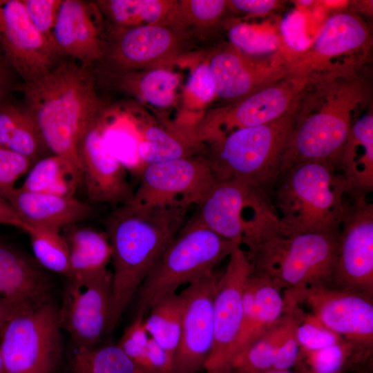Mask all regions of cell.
<instances>
[{
  "label": "cell",
  "mask_w": 373,
  "mask_h": 373,
  "mask_svg": "<svg viewBox=\"0 0 373 373\" xmlns=\"http://www.w3.org/2000/svg\"><path fill=\"white\" fill-rule=\"evenodd\" d=\"M357 68L309 75L294 111L293 130L280 174L305 162L337 168L356 111L367 102L370 86Z\"/></svg>",
  "instance_id": "cell-1"
},
{
  "label": "cell",
  "mask_w": 373,
  "mask_h": 373,
  "mask_svg": "<svg viewBox=\"0 0 373 373\" xmlns=\"http://www.w3.org/2000/svg\"><path fill=\"white\" fill-rule=\"evenodd\" d=\"M189 207H149L130 202L115 207L105 222L113 264L108 330L113 332L137 289L186 221Z\"/></svg>",
  "instance_id": "cell-2"
},
{
  "label": "cell",
  "mask_w": 373,
  "mask_h": 373,
  "mask_svg": "<svg viewBox=\"0 0 373 373\" xmlns=\"http://www.w3.org/2000/svg\"><path fill=\"white\" fill-rule=\"evenodd\" d=\"M22 91L26 107L48 151L64 157L82 173L77 152L79 137L104 110L90 69L63 61L37 79L24 82Z\"/></svg>",
  "instance_id": "cell-3"
},
{
  "label": "cell",
  "mask_w": 373,
  "mask_h": 373,
  "mask_svg": "<svg viewBox=\"0 0 373 373\" xmlns=\"http://www.w3.org/2000/svg\"><path fill=\"white\" fill-rule=\"evenodd\" d=\"M338 236L297 232L277 218L240 245L253 272L270 280L289 304L308 288L332 285Z\"/></svg>",
  "instance_id": "cell-4"
},
{
  "label": "cell",
  "mask_w": 373,
  "mask_h": 373,
  "mask_svg": "<svg viewBox=\"0 0 373 373\" xmlns=\"http://www.w3.org/2000/svg\"><path fill=\"white\" fill-rule=\"evenodd\" d=\"M271 191L276 215L289 229L339 235L349 195L335 166L320 162L296 165L278 176Z\"/></svg>",
  "instance_id": "cell-5"
},
{
  "label": "cell",
  "mask_w": 373,
  "mask_h": 373,
  "mask_svg": "<svg viewBox=\"0 0 373 373\" xmlns=\"http://www.w3.org/2000/svg\"><path fill=\"white\" fill-rule=\"evenodd\" d=\"M238 240L225 239L192 216L160 256L133 300V318H144L160 299L212 271Z\"/></svg>",
  "instance_id": "cell-6"
},
{
  "label": "cell",
  "mask_w": 373,
  "mask_h": 373,
  "mask_svg": "<svg viewBox=\"0 0 373 373\" xmlns=\"http://www.w3.org/2000/svg\"><path fill=\"white\" fill-rule=\"evenodd\" d=\"M294 111L267 124L235 130L209 143L204 155L216 180H242L269 193L280 174Z\"/></svg>",
  "instance_id": "cell-7"
},
{
  "label": "cell",
  "mask_w": 373,
  "mask_h": 373,
  "mask_svg": "<svg viewBox=\"0 0 373 373\" xmlns=\"http://www.w3.org/2000/svg\"><path fill=\"white\" fill-rule=\"evenodd\" d=\"M59 307L50 300L18 312L0 331L8 373H55L64 358Z\"/></svg>",
  "instance_id": "cell-8"
},
{
  "label": "cell",
  "mask_w": 373,
  "mask_h": 373,
  "mask_svg": "<svg viewBox=\"0 0 373 373\" xmlns=\"http://www.w3.org/2000/svg\"><path fill=\"white\" fill-rule=\"evenodd\" d=\"M193 215L202 225L231 241H241L278 218L265 190L242 180L216 181Z\"/></svg>",
  "instance_id": "cell-9"
},
{
  "label": "cell",
  "mask_w": 373,
  "mask_h": 373,
  "mask_svg": "<svg viewBox=\"0 0 373 373\" xmlns=\"http://www.w3.org/2000/svg\"><path fill=\"white\" fill-rule=\"evenodd\" d=\"M308 78L290 70L240 102L207 111L196 119L194 130L203 143H211L235 130L274 121L295 110Z\"/></svg>",
  "instance_id": "cell-10"
},
{
  "label": "cell",
  "mask_w": 373,
  "mask_h": 373,
  "mask_svg": "<svg viewBox=\"0 0 373 373\" xmlns=\"http://www.w3.org/2000/svg\"><path fill=\"white\" fill-rule=\"evenodd\" d=\"M130 202L156 207L198 205L216 182L204 154L145 165Z\"/></svg>",
  "instance_id": "cell-11"
},
{
  "label": "cell",
  "mask_w": 373,
  "mask_h": 373,
  "mask_svg": "<svg viewBox=\"0 0 373 373\" xmlns=\"http://www.w3.org/2000/svg\"><path fill=\"white\" fill-rule=\"evenodd\" d=\"M66 279L58 308L61 329L70 335L73 347L103 343L108 337L111 316L112 272Z\"/></svg>",
  "instance_id": "cell-12"
},
{
  "label": "cell",
  "mask_w": 373,
  "mask_h": 373,
  "mask_svg": "<svg viewBox=\"0 0 373 373\" xmlns=\"http://www.w3.org/2000/svg\"><path fill=\"white\" fill-rule=\"evenodd\" d=\"M332 286L373 298V204L367 197L349 195Z\"/></svg>",
  "instance_id": "cell-13"
},
{
  "label": "cell",
  "mask_w": 373,
  "mask_h": 373,
  "mask_svg": "<svg viewBox=\"0 0 373 373\" xmlns=\"http://www.w3.org/2000/svg\"><path fill=\"white\" fill-rule=\"evenodd\" d=\"M252 267L240 243L233 247L216 285L213 305V342L204 370L227 373L243 315V296Z\"/></svg>",
  "instance_id": "cell-14"
},
{
  "label": "cell",
  "mask_w": 373,
  "mask_h": 373,
  "mask_svg": "<svg viewBox=\"0 0 373 373\" xmlns=\"http://www.w3.org/2000/svg\"><path fill=\"white\" fill-rule=\"evenodd\" d=\"M370 30L359 16L348 12L333 15L310 46L289 59L290 70L302 75L358 68L370 48Z\"/></svg>",
  "instance_id": "cell-15"
},
{
  "label": "cell",
  "mask_w": 373,
  "mask_h": 373,
  "mask_svg": "<svg viewBox=\"0 0 373 373\" xmlns=\"http://www.w3.org/2000/svg\"><path fill=\"white\" fill-rule=\"evenodd\" d=\"M221 273L210 271L181 292L184 301L181 334L169 373L204 370L213 347V305Z\"/></svg>",
  "instance_id": "cell-16"
},
{
  "label": "cell",
  "mask_w": 373,
  "mask_h": 373,
  "mask_svg": "<svg viewBox=\"0 0 373 373\" xmlns=\"http://www.w3.org/2000/svg\"><path fill=\"white\" fill-rule=\"evenodd\" d=\"M103 110L84 129L77 146L88 198L117 207L128 202L134 191L128 171L107 147L103 137Z\"/></svg>",
  "instance_id": "cell-17"
},
{
  "label": "cell",
  "mask_w": 373,
  "mask_h": 373,
  "mask_svg": "<svg viewBox=\"0 0 373 373\" xmlns=\"http://www.w3.org/2000/svg\"><path fill=\"white\" fill-rule=\"evenodd\" d=\"M216 85V97L235 104L287 75L289 61L282 52L257 57L232 45L214 52L208 61Z\"/></svg>",
  "instance_id": "cell-18"
},
{
  "label": "cell",
  "mask_w": 373,
  "mask_h": 373,
  "mask_svg": "<svg viewBox=\"0 0 373 373\" xmlns=\"http://www.w3.org/2000/svg\"><path fill=\"white\" fill-rule=\"evenodd\" d=\"M302 303L331 331L373 348V298L333 286H318L305 289L291 303Z\"/></svg>",
  "instance_id": "cell-19"
},
{
  "label": "cell",
  "mask_w": 373,
  "mask_h": 373,
  "mask_svg": "<svg viewBox=\"0 0 373 373\" xmlns=\"http://www.w3.org/2000/svg\"><path fill=\"white\" fill-rule=\"evenodd\" d=\"M0 42L24 82L37 79L57 64L59 55L33 25L21 0H0Z\"/></svg>",
  "instance_id": "cell-20"
},
{
  "label": "cell",
  "mask_w": 373,
  "mask_h": 373,
  "mask_svg": "<svg viewBox=\"0 0 373 373\" xmlns=\"http://www.w3.org/2000/svg\"><path fill=\"white\" fill-rule=\"evenodd\" d=\"M180 30L170 23L122 29L104 55L107 54L119 73L164 68L177 56Z\"/></svg>",
  "instance_id": "cell-21"
},
{
  "label": "cell",
  "mask_w": 373,
  "mask_h": 373,
  "mask_svg": "<svg viewBox=\"0 0 373 373\" xmlns=\"http://www.w3.org/2000/svg\"><path fill=\"white\" fill-rule=\"evenodd\" d=\"M91 5L79 0H62L52 37L57 54L70 57L89 68L104 57L105 44Z\"/></svg>",
  "instance_id": "cell-22"
},
{
  "label": "cell",
  "mask_w": 373,
  "mask_h": 373,
  "mask_svg": "<svg viewBox=\"0 0 373 373\" xmlns=\"http://www.w3.org/2000/svg\"><path fill=\"white\" fill-rule=\"evenodd\" d=\"M35 259L0 242V296L27 309L50 300L51 282Z\"/></svg>",
  "instance_id": "cell-23"
},
{
  "label": "cell",
  "mask_w": 373,
  "mask_h": 373,
  "mask_svg": "<svg viewBox=\"0 0 373 373\" xmlns=\"http://www.w3.org/2000/svg\"><path fill=\"white\" fill-rule=\"evenodd\" d=\"M4 198L23 222L59 231L75 225L93 213L91 204L74 195L31 192L15 187Z\"/></svg>",
  "instance_id": "cell-24"
},
{
  "label": "cell",
  "mask_w": 373,
  "mask_h": 373,
  "mask_svg": "<svg viewBox=\"0 0 373 373\" xmlns=\"http://www.w3.org/2000/svg\"><path fill=\"white\" fill-rule=\"evenodd\" d=\"M285 312L282 291L267 278L252 271L245 289L242 321L231 352L230 367L233 359L268 329Z\"/></svg>",
  "instance_id": "cell-25"
},
{
  "label": "cell",
  "mask_w": 373,
  "mask_h": 373,
  "mask_svg": "<svg viewBox=\"0 0 373 373\" xmlns=\"http://www.w3.org/2000/svg\"><path fill=\"white\" fill-rule=\"evenodd\" d=\"M337 169L350 196L367 195L373 191V115L356 119L339 157Z\"/></svg>",
  "instance_id": "cell-26"
},
{
  "label": "cell",
  "mask_w": 373,
  "mask_h": 373,
  "mask_svg": "<svg viewBox=\"0 0 373 373\" xmlns=\"http://www.w3.org/2000/svg\"><path fill=\"white\" fill-rule=\"evenodd\" d=\"M205 149L193 125L180 122L166 126L149 125L144 128L139 155L145 166L204 154Z\"/></svg>",
  "instance_id": "cell-27"
},
{
  "label": "cell",
  "mask_w": 373,
  "mask_h": 373,
  "mask_svg": "<svg viewBox=\"0 0 373 373\" xmlns=\"http://www.w3.org/2000/svg\"><path fill=\"white\" fill-rule=\"evenodd\" d=\"M306 314L300 306L286 309L268 329L233 359L229 371L257 373L274 370L280 347L296 332Z\"/></svg>",
  "instance_id": "cell-28"
},
{
  "label": "cell",
  "mask_w": 373,
  "mask_h": 373,
  "mask_svg": "<svg viewBox=\"0 0 373 373\" xmlns=\"http://www.w3.org/2000/svg\"><path fill=\"white\" fill-rule=\"evenodd\" d=\"M70 276H95L108 269L112 251L105 232L78 226L64 229ZM68 278V277H67Z\"/></svg>",
  "instance_id": "cell-29"
},
{
  "label": "cell",
  "mask_w": 373,
  "mask_h": 373,
  "mask_svg": "<svg viewBox=\"0 0 373 373\" xmlns=\"http://www.w3.org/2000/svg\"><path fill=\"white\" fill-rule=\"evenodd\" d=\"M0 146L28 158L32 163L49 151L34 119L26 107L0 102Z\"/></svg>",
  "instance_id": "cell-30"
},
{
  "label": "cell",
  "mask_w": 373,
  "mask_h": 373,
  "mask_svg": "<svg viewBox=\"0 0 373 373\" xmlns=\"http://www.w3.org/2000/svg\"><path fill=\"white\" fill-rule=\"evenodd\" d=\"M373 348L343 339L316 350L300 348L297 367L300 373H347L367 367L372 362Z\"/></svg>",
  "instance_id": "cell-31"
},
{
  "label": "cell",
  "mask_w": 373,
  "mask_h": 373,
  "mask_svg": "<svg viewBox=\"0 0 373 373\" xmlns=\"http://www.w3.org/2000/svg\"><path fill=\"white\" fill-rule=\"evenodd\" d=\"M82 182L80 171L64 157L52 154L32 165L19 188L31 192L73 195Z\"/></svg>",
  "instance_id": "cell-32"
},
{
  "label": "cell",
  "mask_w": 373,
  "mask_h": 373,
  "mask_svg": "<svg viewBox=\"0 0 373 373\" xmlns=\"http://www.w3.org/2000/svg\"><path fill=\"white\" fill-rule=\"evenodd\" d=\"M98 8L122 29L153 24H171L176 1L164 0H106Z\"/></svg>",
  "instance_id": "cell-33"
},
{
  "label": "cell",
  "mask_w": 373,
  "mask_h": 373,
  "mask_svg": "<svg viewBox=\"0 0 373 373\" xmlns=\"http://www.w3.org/2000/svg\"><path fill=\"white\" fill-rule=\"evenodd\" d=\"M61 373H139L117 343L73 347L57 370Z\"/></svg>",
  "instance_id": "cell-34"
},
{
  "label": "cell",
  "mask_w": 373,
  "mask_h": 373,
  "mask_svg": "<svg viewBox=\"0 0 373 373\" xmlns=\"http://www.w3.org/2000/svg\"><path fill=\"white\" fill-rule=\"evenodd\" d=\"M184 304L181 293L166 295L151 307L143 321L149 336L165 350L172 362L180 342Z\"/></svg>",
  "instance_id": "cell-35"
},
{
  "label": "cell",
  "mask_w": 373,
  "mask_h": 373,
  "mask_svg": "<svg viewBox=\"0 0 373 373\" xmlns=\"http://www.w3.org/2000/svg\"><path fill=\"white\" fill-rule=\"evenodd\" d=\"M122 75L120 86L149 104L166 108L173 102L179 84V76L165 68H154L141 73L128 72Z\"/></svg>",
  "instance_id": "cell-36"
},
{
  "label": "cell",
  "mask_w": 373,
  "mask_h": 373,
  "mask_svg": "<svg viewBox=\"0 0 373 373\" xmlns=\"http://www.w3.org/2000/svg\"><path fill=\"white\" fill-rule=\"evenodd\" d=\"M21 230L28 236L35 259L44 269L70 276L68 246L60 231L25 222Z\"/></svg>",
  "instance_id": "cell-37"
},
{
  "label": "cell",
  "mask_w": 373,
  "mask_h": 373,
  "mask_svg": "<svg viewBox=\"0 0 373 373\" xmlns=\"http://www.w3.org/2000/svg\"><path fill=\"white\" fill-rule=\"evenodd\" d=\"M231 45L242 52L252 56H267L276 52L280 42L270 30L247 23H237L229 30Z\"/></svg>",
  "instance_id": "cell-38"
},
{
  "label": "cell",
  "mask_w": 373,
  "mask_h": 373,
  "mask_svg": "<svg viewBox=\"0 0 373 373\" xmlns=\"http://www.w3.org/2000/svg\"><path fill=\"white\" fill-rule=\"evenodd\" d=\"M228 6L224 0H184L176 1L173 25L207 27L214 24ZM181 29V28H180Z\"/></svg>",
  "instance_id": "cell-39"
},
{
  "label": "cell",
  "mask_w": 373,
  "mask_h": 373,
  "mask_svg": "<svg viewBox=\"0 0 373 373\" xmlns=\"http://www.w3.org/2000/svg\"><path fill=\"white\" fill-rule=\"evenodd\" d=\"M103 137L108 149L128 172L134 173L138 178L144 166L139 155L140 140L123 128L107 124L105 115Z\"/></svg>",
  "instance_id": "cell-40"
},
{
  "label": "cell",
  "mask_w": 373,
  "mask_h": 373,
  "mask_svg": "<svg viewBox=\"0 0 373 373\" xmlns=\"http://www.w3.org/2000/svg\"><path fill=\"white\" fill-rule=\"evenodd\" d=\"M216 97V85L207 61L193 71L184 90V104L187 110L198 111Z\"/></svg>",
  "instance_id": "cell-41"
},
{
  "label": "cell",
  "mask_w": 373,
  "mask_h": 373,
  "mask_svg": "<svg viewBox=\"0 0 373 373\" xmlns=\"http://www.w3.org/2000/svg\"><path fill=\"white\" fill-rule=\"evenodd\" d=\"M296 337L300 348L316 350L335 344L345 339L324 326L311 314L298 325Z\"/></svg>",
  "instance_id": "cell-42"
},
{
  "label": "cell",
  "mask_w": 373,
  "mask_h": 373,
  "mask_svg": "<svg viewBox=\"0 0 373 373\" xmlns=\"http://www.w3.org/2000/svg\"><path fill=\"white\" fill-rule=\"evenodd\" d=\"M32 165L28 158L0 146V195L5 198L14 189L17 180L28 171Z\"/></svg>",
  "instance_id": "cell-43"
},
{
  "label": "cell",
  "mask_w": 373,
  "mask_h": 373,
  "mask_svg": "<svg viewBox=\"0 0 373 373\" xmlns=\"http://www.w3.org/2000/svg\"><path fill=\"white\" fill-rule=\"evenodd\" d=\"M21 1L33 25L53 46L52 34L62 0Z\"/></svg>",
  "instance_id": "cell-44"
},
{
  "label": "cell",
  "mask_w": 373,
  "mask_h": 373,
  "mask_svg": "<svg viewBox=\"0 0 373 373\" xmlns=\"http://www.w3.org/2000/svg\"><path fill=\"white\" fill-rule=\"evenodd\" d=\"M280 30L286 48L296 55L305 51L312 44L306 32L305 17L299 10L289 12L282 19Z\"/></svg>",
  "instance_id": "cell-45"
},
{
  "label": "cell",
  "mask_w": 373,
  "mask_h": 373,
  "mask_svg": "<svg viewBox=\"0 0 373 373\" xmlns=\"http://www.w3.org/2000/svg\"><path fill=\"white\" fill-rule=\"evenodd\" d=\"M143 321L142 318L132 319L117 343L135 367L145 354L150 338L144 327Z\"/></svg>",
  "instance_id": "cell-46"
},
{
  "label": "cell",
  "mask_w": 373,
  "mask_h": 373,
  "mask_svg": "<svg viewBox=\"0 0 373 373\" xmlns=\"http://www.w3.org/2000/svg\"><path fill=\"white\" fill-rule=\"evenodd\" d=\"M278 1L274 0H232L228 6L241 12L253 15H265L276 9Z\"/></svg>",
  "instance_id": "cell-47"
},
{
  "label": "cell",
  "mask_w": 373,
  "mask_h": 373,
  "mask_svg": "<svg viewBox=\"0 0 373 373\" xmlns=\"http://www.w3.org/2000/svg\"><path fill=\"white\" fill-rule=\"evenodd\" d=\"M0 224L21 228L23 221L13 207V206L4 198L0 195Z\"/></svg>",
  "instance_id": "cell-48"
},
{
  "label": "cell",
  "mask_w": 373,
  "mask_h": 373,
  "mask_svg": "<svg viewBox=\"0 0 373 373\" xmlns=\"http://www.w3.org/2000/svg\"><path fill=\"white\" fill-rule=\"evenodd\" d=\"M26 309L8 298L0 296V331L18 312Z\"/></svg>",
  "instance_id": "cell-49"
},
{
  "label": "cell",
  "mask_w": 373,
  "mask_h": 373,
  "mask_svg": "<svg viewBox=\"0 0 373 373\" xmlns=\"http://www.w3.org/2000/svg\"><path fill=\"white\" fill-rule=\"evenodd\" d=\"M6 77H5V75L3 73V69H2V67H1V62H0V99L1 98L3 92L4 90V88H5V86H6Z\"/></svg>",
  "instance_id": "cell-50"
},
{
  "label": "cell",
  "mask_w": 373,
  "mask_h": 373,
  "mask_svg": "<svg viewBox=\"0 0 373 373\" xmlns=\"http://www.w3.org/2000/svg\"><path fill=\"white\" fill-rule=\"evenodd\" d=\"M0 373H8L4 365L1 352H0Z\"/></svg>",
  "instance_id": "cell-51"
},
{
  "label": "cell",
  "mask_w": 373,
  "mask_h": 373,
  "mask_svg": "<svg viewBox=\"0 0 373 373\" xmlns=\"http://www.w3.org/2000/svg\"><path fill=\"white\" fill-rule=\"evenodd\" d=\"M354 373H371V370H370L369 367H366L361 370H358L354 372Z\"/></svg>",
  "instance_id": "cell-52"
},
{
  "label": "cell",
  "mask_w": 373,
  "mask_h": 373,
  "mask_svg": "<svg viewBox=\"0 0 373 373\" xmlns=\"http://www.w3.org/2000/svg\"><path fill=\"white\" fill-rule=\"evenodd\" d=\"M298 2L300 4L304 6H309L311 3H312L314 1H299Z\"/></svg>",
  "instance_id": "cell-53"
},
{
  "label": "cell",
  "mask_w": 373,
  "mask_h": 373,
  "mask_svg": "<svg viewBox=\"0 0 373 373\" xmlns=\"http://www.w3.org/2000/svg\"><path fill=\"white\" fill-rule=\"evenodd\" d=\"M228 373H237V372L231 370V371H229Z\"/></svg>",
  "instance_id": "cell-54"
},
{
  "label": "cell",
  "mask_w": 373,
  "mask_h": 373,
  "mask_svg": "<svg viewBox=\"0 0 373 373\" xmlns=\"http://www.w3.org/2000/svg\"><path fill=\"white\" fill-rule=\"evenodd\" d=\"M0 100H1V99H0Z\"/></svg>",
  "instance_id": "cell-55"
}]
</instances>
